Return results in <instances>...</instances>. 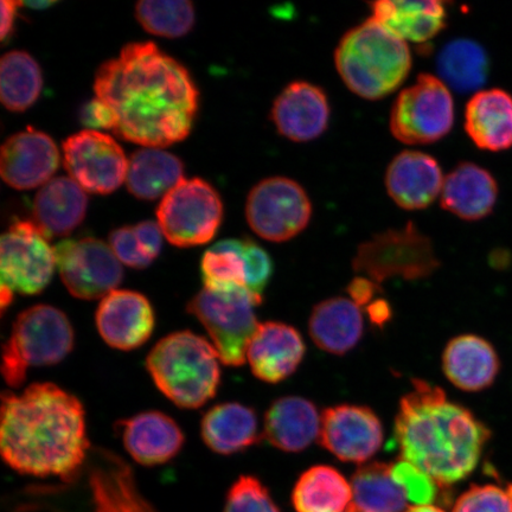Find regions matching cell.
<instances>
[{
	"label": "cell",
	"mask_w": 512,
	"mask_h": 512,
	"mask_svg": "<svg viewBox=\"0 0 512 512\" xmlns=\"http://www.w3.org/2000/svg\"><path fill=\"white\" fill-rule=\"evenodd\" d=\"M94 92L117 115L115 136L153 149L188 138L200 96L188 69L153 42L127 44L101 64Z\"/></svg>",
	"instance_id": "1"
},
{
	"label": "cell",
	"mask_w": 512,
	"mask_h": 512,
	"mask_svg": "<svg viewBox=\"0 0 512 512\" xmlns=\"http://www.w3.org/2000/svg\"><path fill=\"white\" fill-rule=\"evenodd\" d=\"M91 444L81 401L54 383L5 392L0 408V452L11 469L70 480L85 464Z\"/></svg>",
	"instance_id": "2"
},
{
	"label": "cell",
	"mask_w": 512,
	"mask_h": 512,
	"mask_svg": "<svg viewBox=\"0 0 512 512\" xmlns=\"http://www.w3.org/2000/svg\"><path fill=\"white\" fill-rule=\"evenodd\" d=\"M394 438L401 459L447 488L477 469L491 431L469 409L448 400L440 387L414 380L400 401Z\"/></svg>",
	"instance_id": "3"
},
{
	"label": "cell",
	"mask_w": 512,
	"mask_h": 512,
	"mask_svg": "<svg viewBox=\"0 0 512 512\" xmlns=\"http://www.w3.org/2000/svg\"><path fill=\"white\" fill-rule=\"evenodd\" d=\"M335 64L352 93L380 100L405 82L412 69V54L407 42L371 17L342 37L335 51Z\"/></svg>",
	"instance_id": "4"
},
{
	"label": "cell",
	"mask_w": 512,
	"mask_h": 512,
	"mask_svg": "<svg viewBox=\"0 0 512 512\" xmlns=\"http://www.w3.org/2000/svg\"><path fill=\"white\" fill-rule=\"evenodd\" d=\"M221 363L213 343L192 331H178L153 347L146 369L160 392L177 407L197 409L215 398Z\"/></svg>",
	"instance_id": "5"
},
{
	"label": "cell",
	"mask_w": 512,
	"mask_h": 512,
	"mask_svg": "<svg viewBox=\"0 0 512 512\" xmlns=\"http://www.w3.org/2000/svg\"><path fill=\"white\" fill-rule=\"evenodd\" d=\"M75 336L66 313L38 304L19 313L4 344L2 375L11 388L21 387L28 370L54 366L74 348Z\"/></svg>",
	"instance_id": "6"
},
{
	"label": "cell",
	"mask_w": 512,
	"mask_h": 512,
	"mask_svg": "<svg viewBox=\"0 0 512 512\" xmlns=\"http://www.w3.org/2000/svg\"><path fill=\"white\" fill-rule=\"evenodd\" d=\"M264 300L247 287L227 291L203 288L187 305L190 315L200 320L223 364L240 367L247 360V349L260 323L256 306Z\"/></svg>",
	"instance_id": "7"
},
{
	"label": "cell",
	"mask_w": 512,
	"mask_h": 512,
	"mask_svg": "<svg viewBox=\"0 0 512 512\" xmlns=\"http://www.w3.org/2000/svg\"><path fill=\"white\" fill-rule=\"evenodd\" d=\"M440 262L433 243L413 222L376 234L358 247L352 268L377 284L394 278L420 280L431 277Z\"/></svg>",
	"instance_id": "8"
},
{
	"label": "cell",
	"mask_w": 512,
	"mask_h": 512,
	"mask_svg": "<svg viewBox=\"0 0 512 512\" xmlns=\"http://www.w3.org/2000/svg\"><path fill=\"white\" fill-rule=\"evenodd\" d=\"M157 219L171 245H206L219 232L223 204L219 192L204 179H182L159 203Z\"/></svg>",
	"instance_id": "9"
},
{
	"label": "cell",
	"mask_w": 512,
	"mask_h": 512,
	"mask_svg": "<svg viewBox=\"0 0 512 512\" xmlns=\"http://www.w3.org/2000/svg\"><path fill=\"white\" fill-rule=\"evenodd\" d=\"M454 102L450 88L432 74L419 78L398 95L389 126L393 136L407 145H430L451 132Z\"/></svg>",
	"instance_id": "10"
},
{
	"label": "cell",
	"mask_w": 512,
	"mask_h": 512,
	"mask_svg": "<svg viewBox=\"0 0 512 512\" xmlns=\"http://www.w3.org/2000/svg\"><path fill=\"white\" fill-rule=\"evenodd\" d=\"M312 203L306 190L287 177H271L249 192L246 219L260 238L285 242L304 232L311 221Z\"/></svg>",
	"instance_id": "11"
},
{
	"label": "cell",
	"mask_w": 512,
	"mask_h": 512,
	"mask_svg": "<svg viewBox=\"0 0 512 512\" xmlns=\"http://www.w3.org/2000/svg\"><path fill=\"white\" fill-rule=\"evenodd\" d=\"M54 247L32 221H16L0 241L2 287L23 296H35L53 279Z\"/></svg>",
	"instance_id": "12"
},
{
	"label": "cell",
	"mask_w": 512,
	"mask_h": 512,
	"mask_svg": "<svg viewBox=\"0 0 512 512\" xmlns=\"http://www.w3.org/2000/svg\"><path fill=\"white\" fill-rule=\"evenodd\" d=\"M54 253L63 284L75 298H105L124 279L121 262L110 245L99 239L62 240Z\"/></svg>",
	"instance_id": "13"
},
{
	"label": "cell",
	"mask_w": 512,
	"mask_h": 512,
	"mask_svg": "<svg viewBox=\"0 0 512 512\" xmlns=\"http://www.w3.org/2000/svg\"><path fill=\"white\" fill-rule=\"evenodd\" d=\"M64 168L86 192L107 195L126 182L128 159L108 134L85 130L62 145Z\"/></svg>",
	"instance_id": "14"
},
{
	"label": "cell",
	"mask_w": 512,
	"mask_h": 512,
	"mask_svg": "<svg viewBox=\"0 0 512 512\" xmlns=\"http://www.w3.org/2000/svg\"><path fill=\"white\" fill-rule=\"evenodd\" d=\"M384 438L382 422L373 409L338 405L325 409L319 443L345 463H366L379 452Z\"/></svg>",
	"instance_id": "15"
},
{
	"label": "cell",
	"mask_w": 512,
	"mask_h": 512,
	"mask_svg": "<svg viewBox=\"0 0 512 512\" xmlns=\"http://www.w3.org/2000/svg\"><path fill=\"white\" fill-rule=\"evenodd\" d=\"M60 151L48 134L28 127L6 139L0 153V175L12 189L31 190L51 181Z\"/></svg>",
	"instance_id": "16"
},
{
	"label": "cell",
	"mask_w": 512,
	"mask_h": 512,
	"mask_svg": "<svg viewBox=\"0 0 512 512\" xmlns=\"http://www.w3.org/2000/svg\"><path fill=\"white\" fill-rule=\"evenodd\" d=\"M95 324L106 344L113 349L131 351L149 341L155 330L156 315L144 294L115 290L101 299Z\"/></svg>",
	"instance_id": "17"
},
{
	"label": "cell",
	"mask_w": 512,
	"mask_h": 512,
	"mask_svg": "<svg viewBox=\"0 0 512 512\" xmlns=\"http://www.w3.org/2000/svg\"><path fill=\"white\" fill-rule=\"evenodd\" d=\"M330 113L328 95L322 88L294 81L275 99L271 119L281 136L294 143H307L326 131Z\"/></svg>",
	"instance_id": "18"
},
{
	"label": "cell",
	"mask_w": 512,
	"mask_h": 512,
	"mask_svg": "<svg viewBox=\"0 0 512 512\" xmlns=\"http://www.w3.org/2000/svg\"><path fill=\"white\" fill-rule=\"evenodd\" d=\"M306 345L300 332L280 322L260 323L247 349L252 373L261 381L279 383L303 362Z\"/></svg>",
	"instance_id": "19"
},
{
	"label": "cell",
	"mask_w": 512,
	"mask_h": 512,
	"mask_svg": "<svg viewBox=\"0 0 512 512\" xmlns=\"http://www.w3.org/2000/svg\"><path fill=\"white\" fill-rule=\"evenodd\" d=\"M118 434L130 456L144 466L170 462L181 452L185 437L171 416L149 411L117 422Z\"/></svg>",
	"instance_id": "20"
},
{
	"label": "cell",
	"mask_w": 512,
	"mask_h": 512,
	"mask_svg": "<svg viewBox=\"0 0 512 512\" xmlns=\"http://www.w3.org/2000/svg\"><path fill=\"white\" fill-rule=\"evenodd\" d=\"M445 178L438 160L420 151H403L390 162L384 183L390 198L405 210L430 207Z\"/></svg>",
	"instance_id": "21"
},
{
	"label": "cell",
	"mask_w": 512,
	"mask_h": 512,
	"mask_svg": "<svg viewBox=\"0 0 512 512\" xmlns=\"http://www.w3.org/2000/svg\"><path fill=\"white\" fill-rule=\"evenodd\" d=\"M501 369L497 351L489 341L477 335L451 339L443 354V370L454 387L477 393L494 384Z\"/></svg>",
	"instance_id": "22"
},
{
	"label": "cell",
	"mask_w": 512,
	"mask_h": 512,
	"mask_svg": "<svg viewBox=\"0 0 512 512\" xmlns=\"http://www.w3.org/2000/svg\"><path fill=\"white\" fill-rule=\"evenodd\" d=\"M87 207L86 192L74 179L56 177L37 192L32 222L47 239L62 238L85 220Z\"/></svg>",
	"instance_id": "23"
},
{
	"label": "cell",
	"mask_w": 512,
	"mask_h": 512,
	"mask_svg": "<svg viewBox=\"0 0 512 512\" xmlns=\"http://www.w3.org/2000/svg\"><path fill=\"white\" fill-rule=\"evenodd\" d=\"M497 197L495 177L477 164L465 162L446 176L440 203L459 219L478 221L492 213Z\"/></svg>",
	"instance_id": "24"
},
{
	"label": "cell",
	"mask_w": 512,
	"mask_h": 512,
	"mask_svg": "<svg viewBox=\"0 0 512 512\" xmlns=\"http://www.w3.org/2000/svg\"><path fill=\"white\" fill-rule=\"evenodd\" d=\"M369 5L375 21L405 42H430L446 27L447 11L438 0H380Z\"/></svg>",
	"instance_id": "25"
},
{
	"label": "cell",
	"mask_w": 512,
	"mask_h": 512,
	"mask_svg": "<svg viewBox=\"0 0 512 512\" xmlns=\"http://www.w3.org/2000/svg\"><path fill=\"white\" fill-rule=\"evenodd\" d=\"M320 418L315 403L299 396L275 400L265 414L264 437L279 450L297 453L319 438Z\"/></svg>",
	"instance_id": "26"
},
{
	"label": "cell",
	"mask_w": 512,
	"mask_h": 512,
	"mask_svg": "<svg viewBox=\"0 0 512 512\" xmlns=\"http://www.w3.org/2000/svg\"><path fill=\"white\" fill-rule=\"evenodd\" d=\"M465 130L480 150L510 149L512 96L498 88L477 92L466 105Z\"/></svg>",
	"instance_id": "27"
},
{
	"label": "cell",
	"mask_w": 512,
	"mask_h": 512,
	"mask_svg": "<svg viewBox=\"0 0 512 512\" xmlns=\"http://www.w3.org/2000/svg\"><path fill=\"white\" fill-rule=\"evenodd\" d=\"M201 435L210 450L221 456L246 451L262 437L258 414L238 402L220 403L210 408L203 416Z\"/></svg>",
	"instance_id": "28"
},
{
	"label": "cell",
	"mask_w": 512,
	"mask_h": 512,
	"mask_svg": "<svg viewBox=\"0 0 512 512\" xmlns=\"http://www.w3.org/2000/svg\"><path fill=\"white\" fill-rule=\"evenodd\" d=\"M360 310L351 299L335 297L313 307L309 320L312 341L320 350L344 355L354 349L363 335Z\"/></svg>",
	"instance_id": "29"
},
{
	"label": "cell",
	"mask_w": 512,
	"mask_h": 512,
	"mask_svg": "<svg viewBox=\"0 0 512 512\" xmlns=\"http://www.w3.org/2000/svg\"><path fill=\"white\" fill-rule=\"evenodd\" d=\"M184 179L181 159L162 149L144 147L128 159L126 185L138 200L156 201Z\"/></svg>",
	"instance_id": "30"
},
{
	"label": "cell",
	"mask_w": 512,
	"mask_h": 512,
	"mask_svg": "<svg viewBox=\"0 0 512 512\" xmlns=\"http://www.w3.org/2000/svg\"><path fill=\"white\" fill-rule=\"evenodd\" d=\"M352 489L341 472L328 465L310 467L297 480L292 492L297 512H347Z\"/></svg>",
	"instance_id": "31"
},
{
	"label": "cell",
	"mask_w": 512,
	"mask_h": 512,
	"mask_svg": "<svg viewBox=\"0 0 512 512\" xmlns=\"http://www.w3.org/2000/svg\"><path fill=\"white\" fill-rule=\"evenodd\" d=\"M355 512H405L407 498L394 482L390 464L370 463L358 467L351 479Z\"/></svg>",
	"instance_id": "32"
},
{
	"label": "cell",
	"mask_w": 512,
	"mask_h": 512,
	"mask_svg": "<svg viewBox=\"0 0 512 512\" xmlns=\"http://www.w3.org/2000/svg\"><path fill=\"white\" fill-rule=\"evenodd\" d=\"M440 79L459 93L478 91L489 75V59L480 44L459 38L446 44L438 57ZM479 92V91H478Z\"/></svg>",
	"instance_id": "33"
},
{
	"label": "cell",
	"mask_w": 512,
	"mask_h": 512,
	"mask_svg": "<svg viewBox=\"0 0 512 512\" xmlns=\"http://www.w3.org/2000/svg\"><path fill=\"white\" fill-rule=\"evenodd\" d=\"M40 64L27 51H9L0 61V100L11 112L27 111L40 98Z\"/></svg>",
	"instance_id": "34"
},
{
	"label": "cell",
	"mask_w": 512,
	"mask_h": 512,
	"mask_svg": "<svg viewBox=\"0 0 512 512\" xmlns=\"http://www.w3.org/2000/svg\"><path fill=\"white\" fill-rule=\"evenodd\" d=\"M134 15L149 34L165 38L188 35L195 24L194 4L185 0H143Z\"/></svg>",
	"instance_id": "35"
},
{
	"label": "cell",
	"mask_w": 512,
	"mask_h": 512,
	"mask_svg": "<svg viewBox=\"0 0 512 512\" xmlns=\"http://www.w3.org/2000/svg\"><path fill=\"white\" fill-rule=\"evenodd\" d=\"M242 248V240L227 239L215 243L203 254L201 273L204 288L227 291L235 287H246Z\"/></svg>",
	"instance_id": "36"
},
{
	"label": "cell",
	"mask_w": 512,
	"mask_h": 512,
	"mask_svg": "<svg viewBox=\"0 0 512 512\" xmlns=\"http://www.w3.org/2000/svg\"><path fill=\"white\" fill-rule=\"evenodd\" d=\"M89 469V488L95 512H131L121 488V459L117 454L96 448Z\"/></svg>",
	"instance_id": "37"
},
{
	"label": "cell",
	"mask_w": 512,
	"mask_h": 512,
	"mask_svg": "<svg viewBox=\"0 0 512 512\" xmlns=\"http://www.w3.org/2000/svg\"><path fill=\"white\" fill-rule=\"evenodd\" d=\"M390 470L394 482L400 486L408 503L414 504V507L432 505L437 499L440 486L419 467L400 459L390 464Z\"/></svg>",
	"instance_id": "38"
},
{
	"label": "cell",
	"mask_w": 512,
	"mask_h": 512,
	"mask_svg": "<svg viewBox=\"0 0 512 512\" xmlns=\"http://www.w3.org/2000/svg\"><path fill=\"white\" fill-rule=\"evenodd\" d=\"M224 512H281L258 478L241 476L230 488Z\"/></svg>",
	"instance_id": "39"
},
{
	"label": "cell",
	"mask_w": 512,
	"mask_h": 512,
	"mask_svg": "<svg viewBox=\"0 0 512 512\" xmlns=\"http://www.w3.org/2000/svg\"><path fill=\"white\" fill-rule=\"evenodd\" d=\"M452 512H512V483L472 485L458 497Z\"/></svg>",
	"instance_id": "40"
},
{
	"label": "cell",
	"mask_w": 512,
	"mask_h": 512,
	"mask_svg": "<svg viewBox=\"0 0 512 512\" xmlns=\"http://www.w3.org/2000/svg\"><path fill=\"white\" fill-rule=\"evenodd\" d=\"M242 258L246 268V287L255 297L262 300L273 275L270 254L251 239H243Z\"/></svg>",
	"instance_id": "41"
},
{
	"label": "cell",
	"mask_w": 512,
	"mask_h": 512,
	"mask_svg": "<svg viewBox=\"0 0 512 512\" xmlns=\"http://www.w3.org/2000/svg\"><path fill=\"white\" fill-rule=\"evenodd\" d=\"M110 247L121 264L127 267L144 270L152 264V260L145 254L134 233L133 227H120L110 234Z\"/></svg>",
	"instance_id": "42"
},
{
	"label": "cell",
	"mask_w": 512,
	"mask_h": 512,
	"mask_svg": "<svg viewBox=\"0 0 512 512\" xmlns=\"http://www.w3.org/2000/svg\"><path fill=\"white\" fill-rule=\"evenodd\" d=\"M80 120L87 130H113L118 124L117 115L104 101L95 98L83 105Z\"/></svg>",
	"instance_id": "43"
},
{
	"label": "cell",
	"mask_w": 512,
	"mask_h": 512,
	"mask_svg": "<svg viewBox=\"0 0 512 512\" xmlns=\"http://www.w3.org/2000/svg\"><path fill=\"white\" fill-rule=\"evenodd\" d=\"M133 229L145 254L149 256L152 261L157 259L160 251H162L163 238H165L159 223L155 221H143L133 226Z\"/></svg>",
	"instance_id": "44"
},
{
	"label": "cell",
	"mask_w": 512,
	"mask_h": 512,
	"mask_svg": "<svg viewBox=\"0 0 512 512\" xmlns=\"http://www.w3.org/2000/svg\"><path fill=\"white\" fill-rule=\"evenodd\" d=\"M121 488H123L125 501L131 512H157L149 502L140 494L130 466L123 462L121 466Z\"/></svg>",
	"instance_id": "45"
},
{
	"label": "cell",
	"mask_w": 512,
	"mask_h": 512,
	"mask_svg": "<svg viewBox=\"0 0 512 512\" xmlns=\"http://www.w3.org/2000/svg\"><path fill=\"white\" fill-rule=\"evenodd\" d=\"M352 302L358 307H367L374 302L376 294H380L381 285L366 277H356L347 288Z\"/></svg>",
	"instance_id": "46"
},
{
	"label": "cell",
	"mask_w": 512,
	"mask_h": 512,
	"mask_svg": "<svg viewBox=\"0 0 512 512\" xmlns=\"http://www.w3.org/2000/svg\"><path fill=\"white\" fill-rule=\"evenodd\" d=\"M22 6V2L15 0H3L2 2V25H0V38L5 42L9 40L15 29V22L18 16V8Z\"/></svg>",
	"instance_id": "47"
},
{
	"label": "cell",
	"mask_w": 512,
	"mask_h": 512,
	"mask_svg": "<svg viewBox=\"0 0 512 512\" xmlns=\"http://www.w3.org/2000/svg\"><path fill=\"white\" fill-rule=\"evenodd\" d=\"M366 309L369 313L371 322L379 326V328L380 326L388 323L390 317H392V309H390L389 303L384 299L374 300V302L367 306Z\"/></svg>",
	"instance_id": "48"
},
{
	"label": "cell",
	"mask_w": 512,
	"mask_h": 512,
	"mask_svg": "<svg viewBox=\"0 0 512 512\" xmlns=\"http://www.w3.org/2000/svg\"><path fill=\"white\" fill-rule=\"evenodd\" d=\"M54 5H56V2H46V0H36V2H22V6H27V8L31 10H46Z\"/></svg>",
	"instance_id": "49"
},
{
	"label": "cell",
	"mask_w": 512,
	"mask_h": 512,
	"mask_svg": "<svg viewBox=\"0 0 512 512\" xmlns=\"http://www.w3.org/2000/svg\"><path fill=\"white\" fill-rule=\"evenodd\" d=\"M405 512H445V510L434 505H422V507L408 508Z\"/></svg>",
	"instance_id": "50"
},
{
	"label": "cell",
	"mask_w": 512,
	"mask_h": 512,
	"mask_svg": "<svg viewBox=\"0 0 512 512\" xmlns=\"http://www.w3.org/2000/svg\"><path fill=\"white\" fill-rule=\"evenodd\" d=\"M347 512H355V511H352L351 509H349Z\"/></svg>",
	"instance_id": "51"
}]
</instances>
